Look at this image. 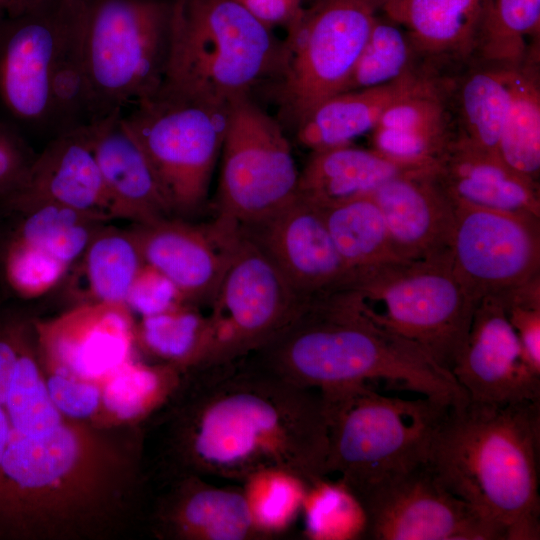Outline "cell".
Wrapping results in <instances>:
<instances>
[{"instance_id": "6", "label": "cell", "mask_w": 540, "mask_h": 540, "mask_svg": "<svg viewBox=\"0 0 540 540\" xmlns=\"http://www.w3.org/2000/svg\"><path fill=\"white\" fill-rule=\"evenodd\" d=\"M74 2L92 122L154 94L167 69L175 0Z\"/></svg>"}, {"instance_id": "35", "label": "cell", "mask_w": 540, "mask_h": 540, "mask_svg": "<svg viewBox=\"0 0 540 540\" xmlns=\"http://www.w3.org/2000/svg\"><path fill=\"white\" fill-rule=\"evenodd\" d=\"M302 512L306 533L311 539H365V510L356 496L339 480L332 482L324 477L309 485Z\"/></svg>"}, {"instance_id": "21", "label": "cell", "mask_w": 540, "mask_h": 540, "mask_svg": "<svg viewBox=\"0 0 540 540\" xmlns=\"http://www.w3.org/2000/svg\"><path fill=\"white\" fill-rule=\"evenodd\" d=\"M451 76L425 67L414 86L382 114L372 132L374 149L407 164H436L457 138Z\"/></svg>"}, {"instance_id": "15", "label": "cell", "mask_w": 540, "mask_h": 540, "mask_svg": "<svg viewBox=\"0 0 540 540\" xmlns=\"http://www.w3.org/2000/svg\"><path fill=\"white\" fill-rule=\"evenodd\" d=\"M143 261L168 278L186 304L210 305L231 262L240 227L221 217L192 223L170 216L129 229Z\"/></svg>"}, {"instance_id": "26", "label": "cell", "mask_w": 540, "mask_h": 540, "mask_svg": "<svg viewBox=\"0 0 540 540\" xmlns=\"http://www.w3.org/2000/svg\"><path fill=\"white\" fill-rule=\"evenodd\" d=\"M424 167L429 166L400 162L351 143L314 150L299 172L297 196L326 206L370 195L386 181Z\"/></svg>"}, {"instance_id": "33", "label": "cell", "mask_w": 540, "mask_h": 540, "mask_svg": "<svg viewBox=\"0 0 540 540\" xmlns=\"http://www.w3.org/2000/svg\"><path fill=\"white\" fill-rule=\"evenodd\" d=\"M540 0H492L473 60L504 66L522 63L539 46Z\"/></svg>"}, {"instance_id": "42", "label": "cell", "mask_w": 540, "mask_h": 540, "mask_svg": "<svg viewBox=\"0 0 540 540\" xmlns=\"http://www.w3.org/2000/svg\"><path fill=\"white\" fill-rule=\"evenodd\" d=\"M35 156L18 128L0 119V201L18 187Z\"/></svg>"}, {"instance_id": "22", "label": "cell", "mask_w": 540, "mask_h": 540, "mask_svg": "<svg viewBox=\"0 0 540 540\" xmlns=\"http://www.w3.org/2000/svg\"><path fill=\"white\" fill-rule=\"evenodd\" d=\"M123 112L87 125L113 218L147 224L173 216L148 159L124 123Z\"/></svg>"}, {"instance_id": "39", "label": "cell", "mask_w": 540, "mask_h": 540, "mask_svg": "<svg viewBox=\"0 0 540 540\" xmlns=\"http://www.w3.org/2000/svg\"><path fill=\"white\" fill-rule=\"evenodd\" d=\"M101 403L114 416L132 419L156 403L164 385L154 369L127 360L104 380Z\"/></svg>"}, {"instance_id": "28", "label": "cell", "mask_w": 540, "mask_h": 540, "mask_svg": "<svg viewBox=\"0 0 540 540\" xmlns=\"http://www.w3.org/2000/svg\"><path fill=\"white\" fill-rule=\"evenodd\" d=\"M143 263L131 231L105 224L70 267L65 294L75 304L124 303Z\"/></svg>"}, {"instance_id": "14", "label": "cell", "mask_w": 540, "mask_h": 540, "mask_svg": "<svg viewBox=\"0 0 540 540\" xmlns=\"http://www.w3.org/2000/svg\"><path fill=\"white\" fill-rule=\"evenodd\" d=\"M72 0H43L0 20V103L17 124L52 137L51 85Z\"/></svg>"}, {"instance_id": "19", "label": "cell", "mask_w": 540, "mask_h": 540, "mask_svg": "<svg viewBox=\"0 0 540 540\" xmlns=\"http://www.w3.org/2000/svg\"><path fill=\"white\" fill-rule=\"evenodd\" d=\"M45 203L70 207L106 223L114 220L87 125L50 138L0 206L10 215Z\"/></svg>"}, {"instance_id": "16", "label": "cell", "mask_w": 540, "mask_h": 540, "mask_svg": "<svg viewBox=\"0 0 540 540\" xmlns=\"http://www.w3.org/2000/svg\"><path fill=\"white\" fill-rule=\"evenodd\" d=\"M240 229L263 250L302 300L348 290L352 273L316 205L296 196L266 219Z\"/></svg>"}, {"instance_id": "8", "label": "cell", "mask_w": 540, "mask_h": 540, "mask_svg": "<svg viewBox=\"0 0 540 540\" xmlns=\"http://www.w3.org/2000/svg\"><path fill=\"white\" fill-rule=\"evenodd\" d=\"M123 120L148 159L173 216L204 205L226 134L229 104L204 101L161 84Z\"/></svg>"}, {"instance_id": "11", "label": "cell", "mask_w": 540, "mask_h": 540, "mask_svg": "<svg viewBox=\"0 0 540 540\" xmlns=\"http://www.w3.org/2000/svg\"><path fill=\"white\" fill-rule=\"evenodd\" d=\"M376 19L356 0H322L288 32L278 101L297 127L321 102L343 92Z\"/></svg>"}, {"instance_id": "46", "label": "cell", "mask_w": 540, "mask_h": 540, "mask_svg": "<svg viewBox=\"0 0 540 540\" xmlns=\"http://www.w3.org/2000/svg\"><path fill=\"white\" fill-rule=\"evenodd\" d=\"M6 15V0H0V20Z\"/></svg>"}, {"instance_id": "4", "label": "cell", "mask_w": 540, "mask_h": 540, "mask_svg": "<svg viewBox=\"0 0 540 540\" xmlns=\"http://www.w3.org/2000/svg\"><path fill=\"white\" fill-rule=\"evenodd\" d=\"M285 43L235 0H175L163 85L215 104L280 76Z\"/></svg>"}, {"instance_id": "13", "label": "cell", "mask_w": 540, "mask_h": 540, "mask_svg": "<svg viewBox=\"0 0 540 540\" xmlns=\"http://www.w3.org/2000/svg\"><path fill=\"white\" fill-rule=\"evenodd\" d=\"M357 499L367 517L365 539L503 540L495 526L440 482L428 462L379 481Z\"/></svg>"}, {"instance_id": "27", "label": "cell", "mask_w": 540, "mask_h": 540, "mask_svg": "<svg viewBox=\"0 0 540 540\" xmlns=\"http://www.w3.org/2000/svg\"><path fill=\"white\" fill-rule=\"evenodd\" d=\"M423 70L418 68L385 85L329 97L296 127L298 141L312 151L350 144L375 128L384 111L414 86Z\"/></svg>"}, {"instance_id": "12", "label": "cell", "mask_w": 540, "mask_h": 540, "mask_svg": "<svg viewBox=\"0 0 540 540\" xmlns=\"http://www.w3.org/2000/svg\"><path fill=\"white\" fill-rule=\"evenodd\" d=\"M449 261L478 304L505 303L540 280V217L456 203Z\"/></svg>"}, {"instance_id": "20", "label": "cell", "mask_w": 540, "mask_h": 540, "mask_svg": "<svg viewBox=\"0 0 540 540\" xmlns=\"http://www.w3.org/2000/svg\"><path fill=\"white\" fill-rule=\"evenodd\" d=\"M435 166L400 174L372 193L393 249L403 261L449 258L456 204L438 180Z\"/></svg>"}, {"instance_id": "2", "label": "cell", "mask_w": 540, "mask_h": 540, "mask_svg": "<svg viewBox=\"0 0 540 540\" xmlns=\"http://www.w3.org/2000/svg\"><path fill=\"white\" fill-rule=\"evenodd\" d=\"M249 355L280 378L320 392L382 381L442 405L468 399L452 373L416 344L378 325L350 292L304 302Z\"/></svg>"}, {"instance_id": "5", "label": "cell", "mask_w": 540, "mask_h": 540, "mask_svg": "<svg viewBox=\"0 0 540 540\" xmlns=\"http://www.w3.org/2000/svg\"><path fill=\"white\" fill-rule=\"evenodd\" d=\"M320 393L328 424L326 475L337 474L356 498L428 462L434 433L450 407L422 396L382 395L369 385Z\"/></svg>"}, {"instance_id": "17", "label": "cell", "mask_w": 540, "mask_h": 540, "mask_svg": "<svg viewBox=\"0 0 540 540\" xmlns=\"http://www.w3.org/2000/svg\"><path fill=\"white\" fill-rule=\"evenodd\" d=\"M452 375L469 401L511 405L540 400V374L528 364L499 299L478 302Z\"/></svg>"}, {"instance_id": "44", "label": "cell", "mask_w": 540, "mask_h": 540, "mask_svg": "<svg viewBox=\"0 0 540 540\" xmlns=\"http://www.w3.org/2000/svg\"><path fill=\"white\" fill-rule=\"evenodd\" d=\"M43 0H6V15L15 16L32 8Z\"/></svg>"}, {"instance_id": "23", "label": "cell", "mask_w": 540, "mask_h": 540, "mask_svg": "<svg viewBox=\"0 0 540 540\" xmlns=\"http://www.w3.org/2000/svg\"><path fill=\"white\" fill-rule=\"evenodd\" d=\"M492 0H390L382 10L407 33L419 58L441 70L474 59Z\"/></svg>"}, {"instance_id": "34", "label": "cell", "mask_w": 540, "mask_h": 540, "mask_svg": "<svg viewBox=\"0 0 540 540\" xmlns=\"http://www.w3.org/2000/svg\"><path fill=\"white\" fill-rule=\"evenodd\" d=\"M417 58L405 30L388 18L376 17L343 92L396 81L419 68Z\"/></svg>"}, {"instance_id": "24", "label": "cell", "mask_w": 540, "mask_h": 540, "mask_svg": "<svg viewBox=\"0 0 540 540\" xmlns=\"http://www.w3.org/2000/svg\"><path fill=\"white\" fill-rule=\"evenodd\" d=\"M435 174L456 203L540 217L539 185L511 169L498 153L456 138L436 161Z\"/></svg>"}, {"instance_id": "38", "label": "cell", "mask_w": 540, "mask_h": 540, "mask_svg": "<svg viewBox=\"0 0 540 540\" xmlns=\"http://www.w3.org/2000/svg\"><path fill=\"white\" fill-rule=\"evenodd\" d=\"M183 304L168 311L142 317L138 334L154 354L189 368L200 342L205 317Z\"/></svg>"}, {"instance_id": "7", "label": "cell", "mask_w": 540, "mask_h": 540, "mask_svg": "<svg viewBox=\"0 0 540 540\" xmlns=\"http://www.w3.org/2000/svg\"><path fill=\"white\" fill-rule=\"evenodd\" d=\"M347 292L361 299L378 325L416 344L451 373L477 303L456 278L449 258L382 264L354 274Z\"/></svg>"}, {"instance_id": "31", "label": "cell", "mask_w": 540, "mask_h": 540, "mask_svg": "<svg viewBox=\"0 0 540 540\" xmlns=\"http://www.w3.org/2000/svg\"><path fill=\"white\" fill-rule=\"evenodd\" d=\"M317 207L352 277L382 264L403 261L393 249L372 194Z\"/></svg>"}, {"instance_id": "43", "label": "cell", "mask_w": 540, "mask_h": 540, "mask_svg": "<svg viewBox=\"0 0 540 540\" xmlns=\"http://www.w3.org/2000/svg\"><path fill=\"white\" fill-rule=\"evenodd\" d=\"M268 28L284 26L294 29L305 11L302 0H235Z\"/></svg>"}, {"instance_id": "18", "label": "cell", "mask_w": 540, "mask_h": 540, "mask_svg": "<svg viewBox=\"0 0 540 540\" xmlns=\"http://www.w3.org/2000/svg\"><path fill=\"white\" fill-rule=\"evenodd\" d=\"M32 326L51 368L85 379L103 381L131 358L135 328L125 303L75 304Z\"/></svg>"}, {"instance_id": "32", "label": "cell", "mask_w": 540, "mask_h": 540, "mask_svg": "<svg viewBox=\"0 0 540 540\" xmlns=\"http://www.w3.org/2000/svg\"><path fill=\"white\" fill-rule=\"evenodd\" d=\"M10 235L40 249L70 267L105 224L82 211L52 203L10 214Z\"/></svg>"}, {"instance_id": "29", "label": "cell", "mask_w": 540, "mask_h": 540, "mask_svg": "<svg viewBox=\"0 0 540 540\" xmlns=\"http://www.w3.org/2000/svg\"><path fill=\"white\" fill-rule=\"evenodd\" d=\"M451 76V103L457 138L498 153V143L511 103L510 66L471 61Z\"/></svg>"}, {"instance_id": "1", "label": "cell", "mask_w": 540, "mask_h": 540, "mask_svg": "<svg viewBox=\"0 0 540 540\" xmlns=\"http://www.w3.org/2000/svg\"><path fill=\"white\" fill-rule=\"evenodd\" d=\"M189 371L174 420L183 474L244 482L275 469L308 486L327 477L328 424L320 391L280 378L250 355Z\"/></svg>"}, {"instance_id": "3", "label": "cell", "mask_w": 540, "mask_h": 540, "mask_svg": "<svg viewBox=\"0 0 540 540\" xmlns=\"http://www.w3.org/2000/svg\"><path fill=\"white\" fill-rule=\"evenodd\" d=\"M540 400L447 408L428 465L440 482L495 526L503 540L540 538Z\"/></svg>"}, {"instance_id": "30", "label": "cell", "mask_w": 540, "mask_h": 540, "mask_svg": "<svg viewBox=\"0 0 540 540\" xmlns=\"http://www.w3.org/2000/svg\"><path fill=\"white\" fill-rule=\"evenodd\" d=\"M539 52L510 66L511 103L497 152L515 172L539 185L540 176V77Z\"/></svg>"}, {"instance_id": "37", "label": "cell", "mask_w": 540, "mask_h": 540, "mask_svg": "<svg viewBox=\"0 0 540 540\" xmlns=\"http://www.w3.org/2000/svg\"><path fill=\"white\" fill-rule=\"evenodd\" d=\"M243 483L253 520L268 538L285 530L302 512L308 485L292 474L268 469Z\"/></svg>"}, {"instance_id": "41", "label": "cell", "mask_w": 540, "mask_h": 540, "mask_svg": "<svg viewBox=\"0 0 540 540\" xmlns=\"http://www.w3.org/2000/svg\"><path fill=\"white\" fill-rule=\"evenodd\" d=\"M50 397L62 415L85 418L101 404V387L62 369L51 368L46 381Z\"/></svg>"}, {"instance_id": "36", "label": "cell", "mask_w": 540, "mask_h": 540, "mask_svg": "<svg viewBox=\"0 0 540 540\" xmlns=\"http://www.w3.org/2000/svg\"><path fill=\"white\" fill-rule=\"evenodd\" d=\"M69 269L21 239L0 233V280L11 295L23 300L40 298L60 286Z\"/></svg>"}, {"instance_id": "10", "label": "cell", "mask_w": 540, "mask_h": 540, "mask_svg": "<svg viewBox=\"0 0 540 540\" xmlns=\"http://www.w3.org/2000/svg\"><path fill=\"white\" fill-rule=\"evenodd\" d=\"M216 216L243 228L297 196L299 171L281 125L250 95L230 102Z\"/></svg>"}, {"instance_id": "40", "label": "cell", "mask_w": 540, "mask_h": 540, "mask_svg": "<svg viewBox=\"0 0 540 540\" xmlns=\"http://www.w3.org/2000/svg\"><path fill=\"white\" fill-rule=\"evenodd\" d=\"M124 303L131 312L142 317L186 304L173 283L145 262L136 274Z\"/></svg>"}, {"instance_id": "9", "label": "cell", "mask_w": 540, "mask_h": 540, "mask_svg": "<svg viewBox=\"0 0 540 540\" xmlns=\"http://www.w3.org/2000/svg\"><path fill=\"white\" fill-rule=\"evenodd\" d=\"M304 302L263 250L240 229L188 370L251 354L271 340Z\"/></svg>"}, {"instance_id": "45", "label": "cell", "mask_w": 540, "mask_h": 540, "mask_svg": "<svg viewBox=\"0 0 540 540\" xmlns=\"http://www.w3.org/2000/svg\"><path fill=\"white\" fill-rule=\"evenodd\" d=\"M359 3L363 4L371 11L376 12L378 9H382L387 2L390 0H356Z\"/></svg>"}, {"instance_id": "25", "label": "cell", "mask_w": 540, "mask_h": 540, "mask_svg": "<svg viewBox=\"0 0 540 540\" xmlns=\"http://www.w3.org/2000/svg\"><path fill=\"white\" fill-rule=\"evenodd\" d=\"M159 520L165 532L185 539H269L256 526L243 488L217 486L195 474H183Z\"/></svg>"}]
</instances>
